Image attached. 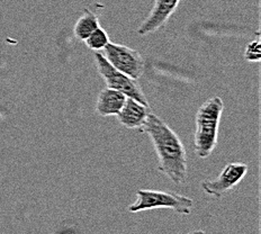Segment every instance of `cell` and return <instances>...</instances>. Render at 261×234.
Returning <instances> with one entry per match:
<instances>
[{
  "instance_id": "cell-9",
  "label": "cell",
  "mask_w": 261,
  "mask_h": 234,
  "mask_svg": "<svg viewBox=\"0 0 261 234\" xmlns=\"http://www.w3.org/2000/svg\"><path fill=\"white\" fill-rule=\"evenodd\" d=\"M126 97L123 92L107 87L98 95L95 106L96 113L102 117L116 116L124 106Z\"/></svg>"
},
{
  "instance_id": "cell-8",
  "label": "cell",
  "mask_w": 261,
  "mask_h": 234,
  "mask_svg": "<svg viewBox=\"0 0 261 234\" xmlns=\"http://www.w3.org/2000/svg\"><path fill=\"white\" fill-rule=\"evenodd\" d=\"M150 113V106H145L134 100L133 98L126 97L125 104L116 117L118 122L126 128H140Z\"/></svg>"
},
{
  "instance_id": "cell-2",
  "label": "cell",
  "mask_w": 261,
  "mask_h": 234,
  "mask_svg": "<svg viewBox=\"0 0 261 234\" xmlns=\"http://www.w3.org/2000/svg\"><path fill=\"white\" fill-rule=\"evenodd\" d=\"M223 111L224 102L220 97H213L206 100L196 113L194 148L200 159L210 157L216 148Z\"/></svg>"
},
{
  "instance_id": "cell-5",
  "label": "cell",
  "mask_w": 261,
  "mask_h": 234,
  "mask_svg": "<svg viewBox=\"0 0 261 234\" xmlns=\"http://www.w3.org/2000/svg\"><path fill=\"white\" fill-rule=\"evenodd\" d=\"M102 56L118 71L134 80L140 79L144 73V59L133 48L110 42L102 50Z\"/></svg>"
},
{
  "instance_id": "cell-4",
  "label": "cell",
  "mask_w": 261,
  "mask_h": 234,
  "mask_svg": "<svg viewBox=\"0 0 261 234\" xmlns=\"http://www.w3.org/2000/svg\"><path fill=\"white\" fill-rule=\"evenodd\" d=\"M95 62L98 72L105 80V84L108 88L115 89L123 92L127 97L133 98L141 104L145 106H150L148 99L144 95V92L141 89V87L137 83V80L129 78L128 75L118 71L113 65L107 61L106 58L102 56L100 51L95 52Z\"/></svg>"
},
{
  "instance_id": "cell-3",
  "label": "cell",
  "mask_w": 261,
  "mask_h": 234,
  "mask_svg": "<svg viewBox=\"0 0 261 234\" xmlns=\"http://www.w3.org/2000/svg\"><path fill=\"white\" fill-rule=\"evenodd\" d=\"M137 202L130 204L127 211L129 213L139 212L168 209L175 211L180 215H190L194 207V200L180 194L166 193L159 190L139 189L137 192Z\"/></svg>"
},
{
  "instance_id": "cell-7",
  "label": "cell",
  "mask_w": 261,
  "mask_h": 234,
  "mask_svg": "<svg viewBox=\"0 0 261 234\" xmlns=\"http://www.w3.org/2000/svg\"><path fill=\"white\" fill-rule=\"evenodd\" d=\"M180 0H155L149 16L138 30V34L145 36L165 27L171 15L176 12Z\"/></svg>"
},
{
  "instance_id": "cell-6",
  "label": "cell",
  "mask_w": 261,
  "mask_h": 234,
  "mask_svg": "<svg viewBox=\"0 0 261 234\" xmlns=\"http://www.w3.org/2000/svg\"><path fill=\"white\" fill-rule=\"evenodd\" d=\"M248 172V166L244 163H228L222 170V172L215 179H206L200 186L204 192L214 196L216 198H221L223 195L236 187L239 183L243 180Z\"/></svg>"
},
{
  "instance_id": "cell-11",
  "label": "cell",
  "mask_w": 261,
  "mask_h": 234,
  "mask_svg": "<svg viewBox=\"0 0 261 234\" xmlns=\"http://www.w3.org/2000/svg\"><path fill=\"white\" fill-rule=\"evenodd\" d=\"M84 42L86 43V45L89 50H92L95 52L102 51L108 43H110V36H108L107 32L99 26L98 29L92 32Z\"/></svg>"
},
{
  "instance_id": "cell-10",
  "label": "cell",
  "mask_w": 261,
  "mask_h": 234,
  "mask_svg": "<svg viewBox=\"0 0 261 234\" xmlns=\"http://www.w3.org/2000/svg\"><path fill=\"white\" fill-rule=\"evenodd\" d=\"M99 26L98 16L91 10L85 9L84 14L80 16L73 27V34L77 40L85 41Z\"/></svg>"
},
{
  "instance_id": "cell-12",
  "label": "cell",
  "mask_w": 261,
  "mask_h": 234,
  "mask_svg": "<svg viewBox=\"0 0 261 234\" xmlns=\"http://www.w3.org/2000/svg\"><path fill=\"white\" fill-rule=\"evenodd\" d=\"M244 59L248 62L259 63L261 61V43L259 41V36L255 41L248 43L244 50Z\"/></svg>"
},
{
  "instance_id": "cell-1",
  "label": "cell",
  "mask_w": 261,
  "mask_h": 234,
  "mask_svg": "<svg viewBox=\"0 0 261 234\" xmlns=\"http://www.w3.org/2000/svg\"><path fill=\"white\" fill-rule=\"evenodd\" d=\"M150 138L156 152L158 170L176 185L187 180V153L180 138L165 121L150 113L144 124L139 128Z\"/></svg>"
}]
</instances>
